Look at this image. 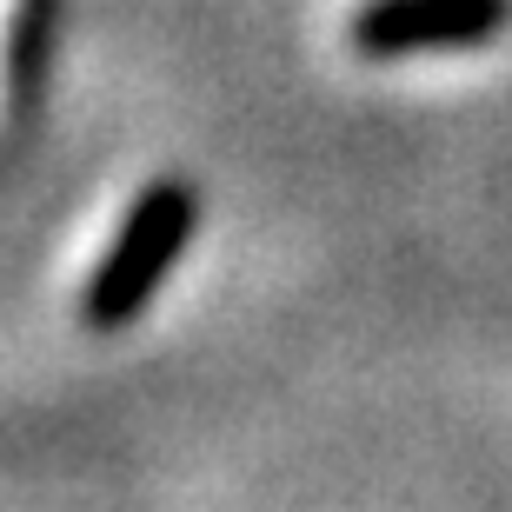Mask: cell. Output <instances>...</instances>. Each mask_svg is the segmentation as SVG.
<instances>
[{
    "mask_svg": "<svg viewBox=\"0 0 512 512\" xmlns=\"http://www.w3.org/2000/svg\"><path fill=\"white\" fill-rule=\"evenodd\" d=\"M512 27V0H360L346 20V47L360 60L473 54Z\"/></svg>",
    "mask_w": 512,
    "mask_h": 512,
    "instance_id": "cell-2",
    "label": "cell"
},
{
    "mask_svg": "<svg viewBox=\"0 0 512 512\" xmlns=\"http://www.w3.org/2000/svg\"><path fill=\"white\" fill-rule=\"evenodd\" d=\"M200 213H207V200H200V187L180 180V173H160L153 187L133 193V207L114 227L107 253H100L94 273L80 280V300H74L80 326H87V333H127V326L160 300V286L173 280V266L187 260L193 233H200Z\"/></svg>",
    "mask_w": 512,
    "mask_h": 512,
    "instance_id": "cell-1",
    "label": "cell"
},
{
    "mask_svg": "<svg viewBox=\"0 0 512 512\" xmlns=\"http://www.w3.org/2000/svg\"><path fill=\"white\" fill-rule=\"evenodd\" d=\"M54 7H60V0H20L14 40H7V100H14V114H27V107H34V87H40V74H47Z\"/></svg>",
    "mask_w": 512,
    "mask_h": 512,
    "instance_id": "cell-3",
    "label": "cell"
}]
</instances>
